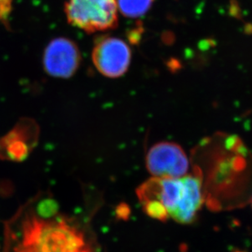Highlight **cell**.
<instances>
[{
	"mask_svg": "<svg viewBox=\"0 0 252 252\" xmlns=\"http://www.w3.org/2000/svg\"><path fill=\"white\" fill-rule=\"evenodd\" d=\"M3 252H95V243L83 217L38 194L5 222Z\"/></svg>",
	"mask_w": 252,
	"mask_h": 252,
	"instance_id": "cell-1",
	"label": "cell"
},
{
	"mask_svg": "<svg viewBox=\"0 0 252 252\" xmlns=\"http://www.w3.org/2000/svg\"><path fill=\"white\" fill-rule=\"evenodd\" d=\"M64 13L69 24L86 33L110 31L119 25L117 0H66Z\"/></svg>",
	"mask_w": 252,
	"mask_h": 252,
	"instance_id": "cell-2",
	"label": "cell"
},
{
	"mask_svg": "<svg viewBox=\"0 0 252 252\" xmlns=\"http://www.w3.org/2000/svg\"><path fill=\"white\" fill-rule=\"evenodd\" d=\"M131 59V49L121 38L103 36L95 41L93 64L104 76L111 79L123 76L130 66Z\"/></svg>",
	"mask_w": 252,
	"mask_h": 252,
	"instance_id": "cell-3",
	"label": "cell"
},
{
	"mask_svg": "<svg viewBox=\"0 0 252 252\" xmlns=\"http://www.w3.org/2000/svg\"><path fill=\"white\" fill-rule=\"evenodd\" d=\"M150 173L158 178H181L189 170V159L176 143L159 142L151 147L146 156Z\"/></svg>",
	"mask_w": 252,
	"mask_h": 252,
	"instance_id": "cell-4",
	"label": "cell"
},
{
	"mask_svg": "<svg viewBox=\"0 0 252 252\" xmlns=\"http://www.w3.org/2000/svg\"><path fill=\"white\" fill-rule=\"evenodd\" d=\"M80 64V50L76 43L69 38H54L45 48L43 66L50 76L70 78L76 73Z\"/></svg>",
	"mask_w": 252,
	"mask_h": 252,
	"instance_id": "cell-5",
	"label": "cell"
},
{
	"mask_svg": "<svg viewBox=\"0 0 252 252\" xmlns=\"http://www.w3.org/2000/svg\"><path fill=\"white\" fill-rule=\"evenodd\" d=\"M184 193L181 202L170 217L181 224L193 222L202 203V181L197 176H183Z\"/></svg>",
	"mask_w": 252,
	"mask_h": 252,
	"instance_id": "cell-6",
	"label": "cell"
},
{
	"mask_svg": "<svg viewBox=\"0 0 252 252\" xmlns=\"http://www.w3.org/2000/svg\"><path fill=\"white\" fill-rule=\"evenodd\" d=\"M155 0H117L119 11L124 17L137 18L150 10Z\"/></svg>",
	"mask_w": 252,
	"mask_h": 252,
	"instance_id": "cell-7",
	"label": "cell"
},
{
	"mask_svg": "<svg viewBox=\"0 0 252 252\" xmlns=\"http://www.w3.org/2000/svg\"><path fill=\"white\" fill-rule=\"evenodd\" d=\"M143 207L145 213L154 219L165 221L169 217L166 207L158 200H149L143 202Z\"/></svg>",
	"mask_w": 252,
	"mask_h": 252,
	"instance_id": "cell-8",
	"label": "cell"
},
{
	"mask_svg": "<svg viewBox=\"0 0 252 252\" xmlns=\"http://www.w3.org/2000/svg\"><path fill=\"white\" fill-rule=\"evenodd\" d=\"M13 0H0V22L6 27L8 25V18L12 12Z\"/></svg>",
	"mask_w": 252,
	"mask_h": 252,
	"instance_id": "cell-9",
	"label": "cell"
}]
</instances>
